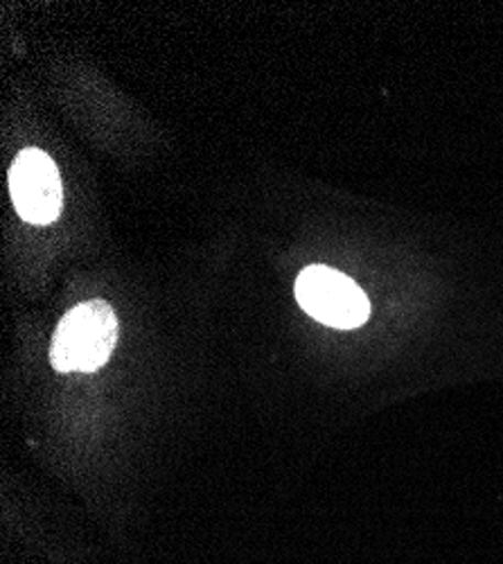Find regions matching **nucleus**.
<instances>
[{
  "mask_svg": "<svg viewBox=\"0 0 503 564\" xmlns=\"http://www.w3.org/2000/svg\"><path fill=\"white\" fill-rule=\"evenodd\" d=\"M10 193L17 213L28 224H53L64 204V187L55 161L41 150H23L10 170Z\"/></svg>",
  "mask_w": 503,
  "mask_h": 564,
  "instance_id": "nucleus-3",
  "label": "nucleus"
},
{
  "mask_svg": "<svg viewBox=\"0 0 503 564\" xmlns=\"http://www.w3.org/2000/svg\"><path fill=\"white\" fill-rule=\"evenodd\" d=\"M120 335L113 307L107 301H86L73 307L57 325L51 361L59 372H96L102 368Z\"/></svg>",
  "mask_w": 503,
  "mask_h": 564,
  "instance_id": "nucleus-1",
  "label": "nucleus"
},
{
  "mask_svg": "<svg viewBox=\"0 0 503 564\" xmlns=\"http://www.w3.org/2000/svg\"><path fill=\"white\" fill-rule=\"evenodd\" d=\"M296 299L309 316L339 330L359 327L371 314L357 282L330 267H307L296 280Z\"/></svg>",
  "mask_w": 503,
  "mask_h": 564,
  "instance_id": "nucleus-2",
  "label": "nucleus"
}]
</instances>
